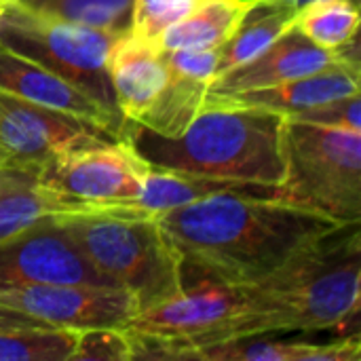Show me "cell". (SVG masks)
<instances>
[{
	"label": "cell",
	"mask_w": 361,
	"mask_h": 361,
	"mask_svg": "<svg viewBox=\"0 0 361 361\" xmlns=\"http://www.w3.org/2000/svg\"><path fill=\"white\" fill-rule=\"evenodd\" d=\"M182 256V279L254 286L343 224L241 192H218L159 216Z\"/></svg>",
	"instance_id": "obj_1"
},
{
	"label": "cell",
	"mask_w": 361,
	"mask_h": 361,
	"mask_svg": "<svg viewBox=\"0 0 361 361\" xmlns=\"http://www.w3.org/2000/svg\"><path fill=\"white\" fill-rule=\"evenodd\" d=\"M286 116L207 93L203 110L178 137L127 121L123 140L157 169L260 186H279Z\"/></svg>",
	"instance_id": "obj_2"
},
{
	"label": "cell",
	"mask_w": 361,
	"mask_h": 361,
	"mask_svg": "<svg viewBox=\"0 0 361 361\" xmlns=\"http://www.w3.org/2000/svg\"><path fill=\"white\" fill-rule=\"evenodd\" d=\"M360 224H347L247 286L258 334L341 330L360 315Z\"/></svg>",
	"instance_id": "obj_3"
},
{
	"label": "cell",
	"mask_w": 361,
	"mask_h": 361,
	"mask_svg": "<svg viewBox=\"0 0 361 361\" xmlns=\"http://www.w3.org/2000/svg\"><path fill=\"white\" fill-rule=\"evenodd\" d=\"M53 220L104 277L133 296L137 311L182 294V256L159 218L91 209Z\"/></svg>",
	"instance_id": "obj_4"
},
{
	"label": "cell",
	"mask_w": 361,
	"mask_h": 361,
	"mask_svg": "<svg viewBox=\"0 0 361 361\" xmlns=\"http://www.w3.org/2000/svg\"><path fill=\"white\" fill-rule=\"evenodd\" d=\"M182 294L137 311L123 330L133 360L186 361L203 347L258 336L256 307L247 286L182 279Z\"/></svg>",
	"instance_id": "obj_5"
},
{
	"label": "cell",
	"mask_w": 361,
	"mask_h": 361,
	"mask_svg": "<svg viewBox=\"0 0 361 361\" xmlns=\"http://www.w3.org/2000/svg\"><path fill=\"white\" fill-rule=\"evenodd\" d=\"M286 176L273 199L343 226L361 222V133L286 118Z\"/></svg>",
	"instance_id": "obj_6"
},
{
	"label": "cell",
	"mask_w": 361,
	"mask_h": 361,
	"mask_svg": "<svg viewBox=\"0 0 361 361\" xmlns=\"http://www.w3.org/2000/svg\"><path fill=\"white\" fill-rule=\"evenodd\" d=\"M121 36L125 34L53 19L19 2H6L0 11V47L68 80L125 129L127 121L118 108L108 72L110 53Z\"/></svg>",
	"instance_id": "obj_7"
},
{
	"label": "cell",
	"mask_w": 361,
	"mask_h": 361,
	"mask_svg": "<svg viewBox=\"0 0 361 361\" xmlns=\"http://www.w3.org/2000/svg\"><path fill=\"white\" fill-rule=\"evenodd\" d=\"M118 140L91 121L44 108L0 89V169L38 176L59 154Z\"/></svg>",
	"instance_id": "obj_8"
},
{
	"label": "cell",
	"mask_w": 361,
	"mask_h": 361,
	"mask_svg": "<svg viewBox=\"0 0 361 361\" xmlns=\"http://www.w3.org/2000/svg\"><path fill=\"white\" fill-rule=\"evenodd\" d=\"M150 165L125 140L99 142L68 150L53 159L36 180L63 195L97 207H114L137 199Z\"/></svg>",
	"instance_id": "obj_9"
},
{
	"label": "cell",
	"mask_w": 361,
	"mask_h": 361,
	"mask_svg": "<svg viewBox=\"0 0 361 361\" xmlns=\"http://www.w3.org/2000/svg\"><path fill=\"white\" fill-rule=\"evenodd\" d=\"M40 283L118 288L85 258L53 216L0 241V292Z\"/></svg>",
	"instance_id": "obj_10"
},
{
	"label": "cell",
	"mask_w": 361,
	"mask_h": 361,
	"mask_svg": "<svg viewBox=\"0 0 361 361\" xmlns=\"http://www.w3.org/2000/svg\"><path fill=\"white\" fill-rule=\"evenodd\" d=\"M0 305L32 315L51 328L80 332L89 328H123L137 302L121 288L87 283H40L0 292Z\"/></svg>",
	"instance_id": "obj_11"
},
{
	"label": "cell",
	"mask_w": 361,
	"mask_h": 361,
	"mask_svg": "<svg viewBox=\"0 0 361 361\" xmlns=\"http://www.w3.org/2000/svg\"><path fill=\"white\" fill-rule=\"evenodd\" d=\"M338 61L360 66L357 38L336 51H328L311 42L294 23L254 59L216 76L209 87V93H241L252 89H264L305 74H313Z\"/></svg>",
	"instance_id": "obj_12"
},
{
	"label": "cell",
	"mask_w": 361,
	"mask_h": 361,
	"mask_svg": "<svg viewBox=\"0 0 361 361\" xmlns=\"http://www.w3.org/2000/svg\"><path fill=\"white\" fill-rule=\"evenodd\" d=\"M165 51V49H163ZM167 80L150 108L133 123L163 135L178 137L203 110L218 68L214 51H165Z\"/></svg>",
	"instance_id": "obj_13"
},
{
	"label": "cell",
	"mask_w": 361,
	"mask_h": 361,
	"mask_svg": "<svg viewBox=\"0 0 361 361\" xmlns=\"http://www.w3.org/2000/svg\"><path fill=\"white\" fill-rule=\"evenodd\" d=\"M0 89L32 104L102 125L118 140H123L125 129L89 95H85L80 89L59 78L57 74L49 72L47 68L4 47H0Z\"/></svg>",
	"instance_id": "obj_14"
},
{
	"label": "cell",
	"mask_w": 361,
	"mask_h": 361,
	"mask_svg": "<svg viewBox=\"0 0 361 361\" xmlns=\"http://www.w3.org/2000/svg\"><path fill=\"white\" fill-rule=\"evenodd\" d=\"M360 66L349 61H338L313 74H305L273 87L252 89L241 93H214V95L235 104L271 110L288 118L317 104L360 93Z\"/></svg>",
	"instance_id": "obj_15"
},
{
	"label": "cell",
	"mask_w": 361,
	"mask_h": 361,
	"mask_svg": "<svg viewBox=\"0 0 361 361\" xmlns=\"http://www.w3.org/2000/svg\"><path fill=\"white\" fill-rule=\"evenodd\" d=\"M108 72L125 121H137L167 80L165 51L161 44L127 32L110 53Z\"/></svg>",
	"instance_id": "obj_16"
},
{
	"label": "cell",
	"mask_w": 361,
	"mask_h": 361,
	"mask_svg": "<svg viewBox=\"0 0 361 361\" xmlns=\"http://www.w3.org/2000/svg\"><path fill=\"white\" fill-rule=\"evenodd\" d=\"M360 334L330 345L279 341L273 334H258L197 349L186 361H360Z\"/></svg>",
	"instance_id": "obj_17"
},
{
	"label": "cell",
	"mask_w": 361,
	"mask_h": 361,
	"mask_svg": "<svg viewBox=\"0 0 361 361\" xmlns=\"http://www.w3.org/2000/svg\"><path fill=\"white\" fill-rule=\"evenodd\" d=\"M298 11L300 4L296 0H250L233 36L218 49L216 76L262 53L296 23Z\"/></svg>",
	"instance_id": "obj_18"
},
{
	"label": "cell",
	"mask_w": 361,
	"mask_h": 361,
	"mask_svg": "<svg viewBox=\"0 0 361 361\" xmlns=\"http://www.w3.org/2000/svg\"><path fill=\"white\" fill-rule=\"evenodd\" d=\"M104 209L82 199L63 195L40 184L36 178H25L0 188V241L25 231L47 216Z\"/></svg>",
	"instance_id": "obj_19"
},
{
	"label": "cell",
	"mask_w": 361,
	"mask_h": 361,
	"mask_svg": "<svg viewBox=\"0 0 361 361\" xmlns=\"http://www.w3.org/2000/svg\"><path fill=\"white\" fill-rule=\"evenodd\" d=\"M250 0H205L178 23L169 25L159 44L165 51L220 49L239 25Z\"/></svg>",
	"instance_id": "obj_20"
},
{
	"label": "cell",
	"mask_w": 361,
	"mask_h": 361,
	"mask_svg": "<svg viewBox=\"0 0 361 361\" xmlns=\"http://www.w3.org/2000/svg\"><path fill=\"white\" fill-rule=\"evenodd\" d=\"M21 6L61 19L112 34L131 32V17L135 0H13Z\"/></svg>",
	"instance_id": "obj_21"
},
{
	"label": "cell",
	"mask_w": 361,
	"mask_h": 361,
	"mask_svg": "<svg viewBox=\"0 0 361 361\" xmlns=\"http://www.w3.org/2000/svg\"><path fill=\"white\" fill-rule=\"evenodd\" d=\"M296 27L317 47L336 51L357 38L360 2L353 0H313L300 6Z\"/></svg>",
	"instance_id": "obj_22"
},
{
	"label": "cell",
	"mask_w": 361,
	"mask_h": 361,
	"mask_svg": "<svg viewBox=\"0 0 361 361\" xmlns=\"http://www.w3.org/2000/svg\"><path fill=\"white\" fill-rule=\"evenodd\" d=\"M76 332L30 328L0 332V361H68Z\"/></svg>",
	"instance_id": "obj_23"
},
{
	"label": "cell",
	"mask_w": 361,
	"mask_h": 361,
	"mask_svg": "<svg viewBox=\"0 0 361 361\" xmlns=\"http://www.w3.org/2000/svg\"><path fill=\"white\" fill-rule=\"evenodd\" d=\"M205 0H135L131 17V34L157 42L161 34L192 13Z\"/></svg>",
	"instance_id": "obj_24"
},
{
	"label": "cell",
	"mask_w": 361,
	"mask_h": 361,
	"mask_svg": "<svg viewBox=\"0 0 361 361\" xmlns=\"http://www.w3.org/2000/svg\"><path fill=\"white\" fill-rule=\"evenodd\" d=\"M68 361H133L131 338L123 328L80 330Z\"/></svg>",
	"instance_id": "obj_25"
},
{
	"label": "cell",
	"mask_w": 361,
	"mask_h": 361,
	"mask_svg": "<svg viewBox=\"0 0 361 361\" xmlns=\"http://www.w3.org/2000/svg\"><path fill=\"white\" fill-rule=\"evenodd\" d=\"M361 95L353 93L347 97H336L324 104H317L313 108H307L302 112H296L288 118L311 123L319 127H336V129H349L361 133Z\"/></svg>",
	"instance_id": "obj_26"
},
{
	"label": "cell",
	"mask_w": 361,
	"mask_h": 361,
	"mask_svg": "<svg viewBox=\"0 0 361 361\" xmlns=\"http://www.w3.org/2000/svg\"><path fill=\"white\" fill-rule=\"evenodd\" d=\"M30 328H51V326L32 317V315H25V313H19L11 307L0 305V332L30 330Z\"/></svg>",
	"instance_id": "obj_27"
},
{
	"label": "cell",
	"mask_w": 361,
	"mask_h": 361,
	"mask_svg": "<svg viewBox=\"0 0 361 361\" xmlns=\"http://www.w3.org/2000/svg\"><path fill=\"white\" fill-rule=\"evenodd\" d=\"M25 178H34V176L21 173V171H11V169H0V188H4L8 184H15L19 180H25Z\"/></svg>",
	"instance_id": "obj_28"
},
{
	"label": "cell",
	"mask_w": 361,
	"mask_h": 361,
	"mask_svg": "<svg viewBox=\"0 0 361 361\" xmlns=\"http://www.w3.org/2000/svg\"><path fill=\"white\" fill-rule=\"evenodd\" d=\"M300 6H305V4H309V2H313V0H296ZM353 2H360V0H353Z\"/></svg>",
	"instance_id": "obj_29"
},
{
	"label": "cell",
	"mask_w": 361,
	"mask_h": 361,
	"mask_svg": "<svg viewBox=\"0 0 361 361\" xmlns=\"http://www.w3.org/2000/svg\"><path fill=\"white\" fill-rule=\"evenodd\" d=\"M2 6H4V2H2V0H0V11H2Z\"/></svg>",
	"instance_id": "obj_30"
},
{
	"label": "cell",
	"mask_w": 361,
	"mask_h": 361,
	"mask_svg": "<svg viewBox=\"0 0 361 361\" xmlns=\"http://www.w3.org/2000/svg\"><path fill=\"white\" fill-rule=\"evenodd\" d=\"M2 2H4V4H6V2H13V0H2Z\"/></svg>",
	"instance_id": "obj_31"
}]
</instances>
